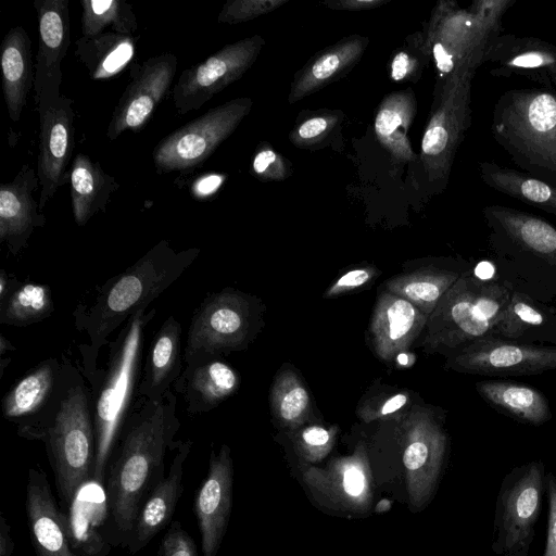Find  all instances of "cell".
<instances>
[{"instance_id": "ba28073f", "label": "cell", "mask_w": 556, "mask_h": 556, "mask_svg": "<svg viewBox=\"0 0 556 556\" xmlns=\"http://www.w3.org/2000/svg\"><path fill=\"white\" fill-rule=\"evenodd\" d=\"M513 291L496 278L463 276L431 314L428 344L452 354L490 336Z\"/></svg>"}, {"instance_id": "ee69618b", "label": "cell", "mask_w": 556, "mask_h": 556, "mask_svg": "<svg viewBox=\"0 0 556 556\" xmlns=\"http://www.w3.org/2000/svg\"><path fill=\"white\" fill-rule=\"evenodd\" d=\"M287 2L288 0H229L223 5L217 21L229 25L244 23L270 13Z\"/></svg>"}, {"instance_id": "7402d4cb", "label": "cell", "mask_w": 556, "mask_h": 556, "mask_svg": "<svg viewBox=\"0 0 556 556\" xmlns=\"http://www.w3.org/2000/svg\"><path fill=\"white\" fill-rule=\"evenodd\" d=\"M25 510L36 556H77L67 514L60 509L47 475L39 468L28 471Z\"/></svg>"}, {"instance_id": "3957f363", "label": "cell", "mask_w": 556, "mask_h": 556, "mask_svg": "<svg viewBox=\"0 0 556 556\" xmlns=\"http://www.w3.org/2000/svg\"><path fill=\"white\" fill-rule=\"evenodd\" d=\"M482 214L496 279L539 302L556 301V227L498 204L483 207Z\"/></svg>"}, {"instance_id": "30bf717a", "label": "cell", "mask_w": 556, "mask_h": 556, "mask_svg": "<svg viewBox=\"0 0 556 556\" xmlns=\"http://www.w3.org/2000/svg\"><path fill=\"white\" fill-rule=\"evenodd\" d=\"M476 70L462 66L440 80L421 140L428 181L443 187L456 151L471 123V81Z\"/></svg>"}, {"instance_id": "83f0119b", "label": "cell", "mask_w": 556, "mask_h": 556, "mask_svg": "<svg viewBox=\"0 0 556 556\" xmlns=\"http://www.w3.org/2000/svg\"><path fill=\"white\" fill-rule=\"evenodd\" d=\"M368 38L350 36L315 54L298 73L288 96L294 104L350 71L362 58Z\"/></svg>"}, {"instance_id": "d4e9b609", "label": "cell", "mask_w": 556, "mask_h": 556, "mask_svg": "<svg viewBox=\"0 0 556 556\" xmlns=\"http://www.w3.org/2000/svg\"><path fill=\"white\" fill-rule=\"evenodd\" d=\"M428 316L406 299L383 293L376 305L370 333L377 354L384 361L402 353L419 334Z\"/></svg>"}, {"instance_id": "603a6c76", "label": "cell", "mask_w": 556, "mask_h": 556, "mask_svg": "<svg viewBox=\"0 0 556 556\" xmlns=\"http://www.w3.org/2000/svg\"><path fill=\"white\" fill-rule=\"evenodd\" d=\"M39 185L37 172L24 164L10 182L0 186V242L14 255L27 247L35 229L46 224L39 200L34 198Z\"/></svg>"}, {"instance_id": "2e32d148", "label": "cell", "mask_w": 556, "mask_h": 556, "mask_svg": "<svg viewBox=\"0 0 556 556\" xmlns=\"http://www.w3.org/2000/svg\"><path fill=\"white\" fill-rule=\"evenodd\" d=\"M451 369L488 377L540 375L556 370V345H539L486 336L453 353Z\"/></svg>"}, {"instance_id": "ffe728a7", "label": "cell", "mask_w": 556, "mask_h": 556, "mask_svg": "<svg viewBox=\"0 0 556 556\" xmlns=\"http://www.w3.org/2000/svg\"><path fill=\"white\" fill-rule=\"evenodd\" d=\"M233 462L228 445L212 450L208 470L194 498V514L203 556H217L232 508Z\"/></svg>"}, {"instance_id": "ab89813d", "label": "cell", "mask_w": 556, "mask_h": 556, "mask_svg": "<svg viewBox=\"0 0 556 556\" xmlns=\"http://www.w3.org/2000/svg\"><path fill=\"white\" fill-rule=\"evenodd\" d=\"M81 35L90 38L110 27L112 31L131 35L138 28L131 5L122 0H80Z\"/></svg>"}, {"instance_id": "f35d334b", "label": "cell", "mask_w": 556, "mask_h": 556, "mask_svg": "<svg viewBox=\"0 0 556 556\" xmlns=\"http://www.w3.org/2000/svg\"><path fill=\"white\" fill-rule=\"evenodd\" d=\"M53 312L50 288L34 282L18 285L0 300V323L10 326H29L43 320Z\"/></svg>"}, {"instance_id": "d6986e66", "label": "cell", "mask_w": 556, "mask_h": 556, "mask_svg": "<svg viewBox=\"0 0 556 556\" xmlns=\"http://www.w3.org/2000/svg\"><path fill=\"white\" fill-rule=\"evenodd\" d=\"M74 101L65 96L39 111V153L37 175L40 184L39 211L42 212L58 189L70 181L67 169L74 150Z\"/></svg>"}, {"instance_id": "681fc988", "label": "cell", "mask_w": 556, "mask_h": 556, "mask_svg": "<svg viewBox=\"0 0 556 556\" xmlns=\"http://www.w3.org/2000/svg\"><path fill=\"white\" fill-rule=\"evenodd\" d=\"M419 71V61L405 51L397 52L391 63V78L395 81L412 78Z\"/></svg>"}, {"instance_id": "9a60e30c", "label": "cell", "mask_w": 556, "mask_h": 556, "mask_svg": "<svg viewBox=\"0 0 556 556\" xmlns=\"http://www.w3.org/2000/svg\"><path fill=\"white\" fill-rule=\"evenodd\" d=\"M265 40L260 35L223 47L206 60L182 71L173 87V103L179 114L199 110L215 94L240 79L253 65Z\"/></svg>"}, {"instance_id": "5b68a950", "label": "cell", "mask_w": 556, "mask_h": 556, "mask_svg": "<svg viewBox=\"0 0 556 556\" xmlns=\"http://www.w3.org/2000/svg\"><path fill=\"white\" fill-rule=\"evenodd\" d=\"M491 134L526 174L556 187V91L510 89L496 101Z\"/></svg>"}, {"instance_id": "52a82bcc", "label": "cell", "mask_w": 556, "mask_h": 556, "mask_svg": "<svg viewBox=\"0 0 556 556\" xmlns=\"http://www.w3.org/2000/svg\"><path fill=\"white\" fill-rule=\"evenodd\" d=\"M511 0H477L469 9L440 1L425 42L441 80L462 66L477 70L484 63L490 43L500 35L501 21Z\"/></svg>"}, {"instance_id": "cb8c5ba5", "label": "cell", "mask_w": 556, "mask_h": 556, "mask_svg": "<svg viewBox=\"0 0 556 556\" xmlns=\"http://www.w3.org/2000/svg\"><path fill=\"white\" fill-rule=\"evenodd\" d=\"M192 444L191 440L178 441L167 475L154 486L139 511L125 545L130 554L141 551L161 530L170 525L184 491V465Z\"/></svg>"}, {"instance_id": "6f0895ef", "label": "cell", "mask_w": 556, "mask_h": 556, "mask_svg": "<svg viewBox=\"0 0 556 556\" xmlns=\"http://www.w3.org/2000/svg\"><path fill=\"white\" fill-rule=\"evenodd\" d=\"M0 338H1V340H0V353L1 354H4L5 350H12V351L15 350V348L12 346V344L4 338V336L2 333H1Z\"/></svg>"}, {"instance_id": "816d5d0a", "label": "cell", "mask_w": 556, "mask_h": 556, "mask_svg": "<svg viewBox=\"0 0 556 556\" xmlns=\"http://www.w3.org/2000/svg\"><path fill=\"white\" fill-rule=\"evenodd\" d=\"M224 177L220 175H206L200 178L192 188V192L198 198H205L215 192L223 184Z\"/></svg>"}, {"instance_id": "680465c9", "label": "cell", "mask_w": 556, "mask_h": 556, "mask_svg": "<svg viewBox=\"0 0 556 556\" xmlns=\"http://www.w3.org/2000/svg\"><path fill=\"white\" fill-rule=\"evenodd\" d=\"M396 361L401 364V365H406L407 364V361H408V357L406 354H404L403 352L402 353H399L397 357H396Z\"/></svg>"}, {"instance_id": "74e56055", "label": "cell", "mask_w": 556, "mask_h": 556, "mask_svg": "<svg viewBox=\"0 0 556 556\" xmlns=\"http://www.w3.org/2000/svg\"><path fill=\"white\" fill-rule=\"evenodd\" d=\"M468 273H471L468 263L456 268H427L389 281L388 289L428 316L444 294Z\"/></svg>"}, {"instance_id": "11a10c76", "label": "cell", "mask_w": 556, "mask_h": 556, "mask_svg": "<svg viewBox=\"0 0 556 556\" xmlns=\"http://www.w3.org/2000/svg\"><path fill=\"white\" fill-rule=\"evenodd\" d=\"M20 283L15 278L11 279V277L5 273V270L2 269L0 278V300L4 299Z\"/></svg>"}, {"instance_id": "8fae6325", "label": "cell", "mask_w": 556, "mask_h": 556, "mask_svg": "<svg viewBox=\"0 0 556 556\" xmlns=\"http://www.w3.org/2000/svg\"><path fill=\"white\" fill-rule=\"evenodd\" d=\"M252 104L248 97L232 99L172 131L153 150L156 170L168 173L202 164L237 129Z\"/></svg>"}, {"instance_id": "484cf974", "label": "cell", "mask_w": 556, "mask_h": 556, "mask_svg": "<svg viewBox=\"0 0 556 556\" xmlns=\"http://www.w3.org/2000/svg\"><path fill=\"white\" fill-rule=\"evenodd\" d=\"M182 328L169 316L155 333L138 387L140 397L157 401L170 390L182 374Z\"/></svg>"}, {"instance_id": "bcb514c9", "label": "cell", "mask_w": 556, "mask_h": 556, "mask_svg": "<svg viewBox=\"0 0 556 556\" xmlns=\"http://www.w3.org/2000/svg\"><path fill=\"white\" fill-rule=\"evenodd\" d=\"M155 556H198L195 542L180 521L170 522Z\"/></svg>"}, {"instance_id": "4316f807", "label": "cell", "mask_w": 556, "mask_h": 556, "mask_svg": "<svg viewBox=\"0 0 556 556\" xmlns=\"http://www.w3.org/2000/svg\"><path fill=\"white\" fill-rule=\"evenodd\" d=\"M490 336L539 345H556V308L513 291Z\"/></svg>"}, {"instance_id": "5bb4252c", "label": "cell", "mask_w": 556, "mask_h": 556, "mask_svg": "<svg viewBox=\"0 0 556 556\" xmlns=\"http://www.w3.org/2000/svg\"><path fill=\"white\" fill-rule=\"evenodd\" d=\"M448 455V439L429 412H418L406 425L403 465L407 506L424 511L434 500Z\"/></svg>"}, {"instance_id": "7c38bea8", "label": "cell", "mask_w": 556, "mask_h": 556, "mask_svg": "<svg viewBox=\"0 0 556 556\" xmlns=\"http://www.w3.org/2000/svg\"><path fill=\"white\" fill-rule=\"evenodd\" d=\"M300 483L307 497L327 514L362 518L374 510L371 471L363 446L327 468L303 465Z\"/></svg>"}, {"instance_id": "d6a6232c", "label": "cell", "mask_w": 556, "mask_h": 556, "mask_svg": "<svg viewBox=\"0 0 556 556\" xmlns=\"http://www.w3.org/2000/svg\"><path fill=\"white\" fill-rule=\"evenodd\" d=\"M63 376V366L56 359H48L28 371L1 401L3 416L22 419L35 416L50 405Z\"/></svg>"}, {"instance_id": "7a4b0ae2", "label": "cell", "mask_w": 556, "mask_h": 556, "mask_svg": "<svg viewBox=\"0 0 556 556\" xmlns=\"http://www.w3.org/2000/svg\"><path fill=\"white\" fill-rule=\"evenodd\" d=\"M197 248L174 250L162 240L126 270L106 280L97 291L91 303L77 306L76 327L89 338L86 361L94 359L109 337L136 313L172 286L199 255Z\"/></svg>"}, {"instance_id": "f5cc1de1", "label": "cell", "mask_w": 556, "mask_h": 556, "mask_svg": "<svg viewBox=\"0 0 556 556\" xmlns=\"http://www.w3.org/2000/svg\"><path fill=\"white\" fill-rule=\"evenodd\" d=\"M14 542L11 535V527L2 511H0V556H12Z\"/></svg>"}, {"instance_id": "f546056e", "label": "cell", "mask_w": 556, "mask_h": 556, "mask_svg": "<svg viewBox=\"0 0 556 556\" xmlns=\"http://www.w3.org/2000/svg\"><path fill=\"white\" fill-rule=\"evenodd\" d=\"M30 47V38L22 26L12 27L0 47L2 90L12 122L20 121L29 90L34 87Z\"/></svg>"}, {"instance_id": "1f68e13d", "label": "cell", "mask_w": 556, "mask_h": 556, "mask_svg": "<svg viewBox=\"0 0 556 556\" xmlns=\"http://www.w3.org/2000/svg\"><path fill=\"white\" fill-rule=\"evenodd\" d=\"M70 170L74 220L84 226L93 215L106 211V204L119 184L113 175L104 172L99 162H93L85 153L75 156Z\"/></svg>"}, {"instance_id": "b9f144b4", "label": "cell", "mask_w": 556, "mask_h": 556, "mask_svg": "<svg viewBox=\"0 0 556 556\" xmlns=\"http://www.w3.org/2000/svg\"><path fill=\"white\" fill-rule=\"evenodd\" d=\"M342 117L341 112L332 111L313 114L295 126L290 141L300 148L317 146L334 131Z\"/></svg>"}, {"instance_id": "e0dca14e", "label": "cell", "mask_w": 556, "mask_h": 556, "mask_svg": "<svg viewBox=\"0 0 556 556\" xmlns=\"http://www.w3.org/2000/svg\"><path fill=\"white\" fill-rule=\"evenodd\" d=\"M177 56L170 52L147 59L131 71V80L119 97L106 137L115 140L126 130L139 131L168 92L177 71Z\"/></svg>"}, {"instance_id": "f6af8a7d", "label": "cell", "mask_w": 556, "mask_h": 556, "mask_svg": "<svg viewBox=\"0 0 556 556\" xmlns=\"http://www.w3.org/2000/svg\"><path fill=\"white\" fill-rule=\"evenodd\" d=\"M252 169L256 177L267 181H281L291 175L290 164L270 148H263L256 152Z\"/></svg>"}, {"instance_id": "44dd1931", "label": "cell", "mask_w": 556, "mask_h": 556, "mask_svg": "<svg viewBox=\"0 0 556 556\" xmlns=\"http://www.w3.org/2000/svg\"><path fill=\"white\" fill-rule=\"evenodd\" d=\"M484 63L491 65L493 76H519L556 90V46L542 39L500 34L490 43Z\"/></svg>"}, {"instance_id": "ac0fdd59", "label": "cell", "mask_w": 556, "mask_h": 556, "mask_svg": "<svg viewBox=\"0 0 556 556\" xmlns=\"http://www.w3.org/2000/svg\"><path fill=\"white\" fill-rule=\"evenodd\" d=\"M39 38L36 55L34 91L37 111L61 98L62 61L71 43L68 0H37Z\"/></svg>"}, {"instance_id": "8d00e7d4", "label": "cell", "mask_w": 556, "mask_h": 556, "mask_svg": "<svg viewBox=\"0 0 556 556\" xmlns=\"http://www.w3.org/2000/svg\"><path fill=\"white\" fill-rule=\"evenodd\" d=\"M479 173L483 184L491 189L556 216V187L489 161L479 163Z\"/></svg>"}, {"instance_id": "9f6ffc18", "label": "cell", "mask_w": 556, "mask_h": 556, "mask_svg": "<svg viewBox=\"0 0 556 556\" xmlns=\"http://www.w3.org/2000/svg\"><path fill=\"white\" fill-rule=\"evenodd\" d=\"M392 506V502L388 498L380 500L376 505H374V513L376 514H384L390 510Z\"/></svg>"}, {"instance_id": "7bdbcfd3", "label": "cell", "mask_w": 556, "mask_h": 556, "mask_svg": "<svg viewBox=\"0 0 556 556\" xmlns=\"http://www.w3.org/2000/svg\"><path fill=\"white\" fill-rule=\"evenodd\" d=\"M336 431L321 426H309L296 439L298 452L304 465L321 462L334 444Z\"/></svg>"}, {"instance_id": "4fadbf2b", "label": "cell", "mask_w": 556, "mask_h": 556, "mask_svg": "<svg viewBox=\"0 0 556 556\" xmlns=\"http://www.w3.org/2000/svg\"><path fill=\"white\" fill-rule=\"evenodd\" d=\"M251 326L249 301L235 290L205 298L194 312L187 333L184 362L187 365L215 359L241 346Z\"/></svg>"}, {"instance_id": "277c9868", "label": "cell", "mask_w": 556, "mask_h": 556, "mask_svg": "<svg viewBox=\"0 0 556 556\" xmlns=\"http://www.w3.org/2000/svg\"><path fill=\"white\" fill-rule=\"evenodd\" d=\"M52 416L40 430L56 491L63 504H72L92 481L96 457L92 394L71 366H63L59 390L50 403Z\"/></svg>"}, {"instance_id": "836d02e7", "label": "cell", "mask_w": 556, "mask_h": 556, "mask_svg": "<svg viewBox=\"0 0 556 556\" xmlns=\"http://www.w3.org/2000/svg\"><path fill=\"white\" fill-rule=\"evenodd\" d=\"M89 492L84 486L67 507L72 545L77 556H108L112 544L101 530L108 521L106 503Z\"/></svg>"}, {"instance_id": "7dc6e473", "label": "cell", "mask_w": 556, "mask_h": 556, "mask_svg": "<svg viewBox=\"0 0 556 556\" xmlns=\"http://www.w3.org/2000/svg\"><path fill=\"white\" fill-rule=\"evenodd\" d=\"M546 493L548 500V520L546 542L542 556H556V475L552 471L546 476Z\"/></svg>"}, {"instance_id": "d590c367", "label": "cell", "mask_w": 556, "mask_h": 556, "mask_svg": "<svg viewBox=\"0 0 556 556\" xmlns=\"http://www.w3.org/2000/svg\"><path fill=\"white\" fill-rule=\"evenodd\" d=\"M416 114V99L410 89L387 94L381 101L375 131L381 144L399 161L415 159L407 131Z\"/></svg>"}, {"instance_id": "9c48e42d", "label": "cell", "mask_w": 556, "mask_h": 556, "mask_svg": "<svg viewBox=\"0 0 556 556\" xmlns=\"http://www.w3.org/2000/svg\"><path fill=\"white\" fill-rule=\"evenodd\" d=\"M546 468L534 459L509 469L495 502L491 549L497 556H529L542 501Z\"/></svg>"}, {"instance_id": "6da1fadb", "label": "cell", "mask_w": 556, "mask_h": 556, "mask_svg": "<svg viewBox=\"0 0 556 556\" xmlns=\"http://www.w3.org/2000/svg\"><path fill=\"white\" fill-rule=\"evenodd\" d=\"M176 401L172 390L157 401L140 397L112 447L103 492L110 529L124 546L147 497L165 476L167 452L178 444Z\"/></svg>"}, {"instance_id": "8992f818", "label": "cell", "mask_w": 556, "mask_h": 556, "mask_svg": "<svg viewBox=\"0 0 556 556\" xmlns=\"http://www.w3.org/2000/svg\"><path fill=\"white\" fill-rule=\"evenodd\" d=\"M155 309H143L131 316L110 343L108 369L92 394L96 457L92 482L102 486L112 447L132 407L135 390L141 378L144 329Z\"/></svg>"}, {"instance_id": "4dcf8cb0", "label": "cell", "mask_w": 556, "mask_h": 556, "mask_svg": "<svg viewBox=\"0 0 556 556\" xmlns=\"http://www.w3.org/2000/svg\"><path fill=\"white\" fill-rule=\"evenodd\" d=\"M476 390L488 405L518 422L538 427L553 417L547 397L532 386L482 380L476 383Z\"/></svg>"}, {"instance_id": "f907efd6", "label": "cell", "mask_w": 556, "mask_h": 556, "mask_svg": "<svg viewBox=\"0 0 556 556\" xmlns=\"http://www.w3.org/2000/svg\"><path fill=\"white\" fill-rule=\"evenodd\" d=\"M389 0H331L323 2L329 9L344 11H365L377 9Z\"/></svg>"}, {"instance_id": "e575fe53", "label": "cell", "mask_w": 556, "mask_h": 556, "mask_svg": "<svg viewBox=\"0 0 556 556\" xmlns=\"http://www.w3.org/2000/svg\"><path fill=\"white\" fill-rule=\"evenodd\" d=\"M75 56L86 67L93 80L113 78L131 61L135 40L131 35L112 30L87 38L81 36L75 42Z\"/></svg>"}, {"instance_id": "f1b7e54d", "label": "cell", "mask_w": 556, "mask_h": 556, "mask_svg": "<svg viewBox=\"0 0 556 556\" xmlns=\"http://www.w3.org/2000/svg\"><path fill=\"white\" fill-rule=\"evenodd\" d=\"M238 384L237 372L215 358L187 365L173 388L184 395L189 414H203L230 396Z\"/></svg>"}, {"instance_id": "c3c4849f", "label": "cell", "mask_w": 556, "mask_h": 556, "mask_svg": "<svg viewBox=\"0 0 556 556\" xmlns=\"http://www.w3.org/2000/svg\"><path fill=\"white\" fill-rule=\"evenodd\" d=\"M375 271L371 268H357L341 276L326 292L325 296L331 298L359 288L371 279Z\"/></svg>"}, {"instance_id": "db71d44e", "label": "cell", "mask_w": 556, "mask_h": 556, "mask_svg": "<svg viewBox=\"0 0 556 556\" xmlns=\"http://www.w3.org/2000/svg\"><path fill=\"white\" fill-rule=\"evenodd\" d=\"M408 396L406 393H396L389 397L382 406L376 410L374 418L388 416L406 405Z\"/></svg>"}, {"instance_id": "60d3db41", "label": "cell", "mask_w": 556, "mask_h": 556, "mask_svg": "<svg viewBox=\"0 0 556 556\" xmlns=\"http://www.w3.org/2000/svg\"><path fill=\"white\" fill-rule=\"evenodd\" d=\"M309 404L308 393L298 377L291 372H283L273 389V408L278 418L288 426L300 424Z\"/></svg>"}]
</instances>
